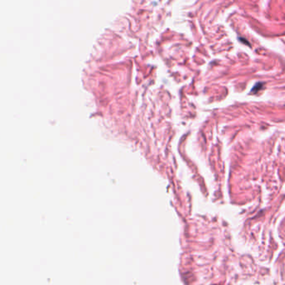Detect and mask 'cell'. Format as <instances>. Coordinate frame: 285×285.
<instances>
[{"label":"cell","instance_id":"cell-1","mask_svg":"<svg viewBox=\"0 0 285 285\" xmlns=\"http://www.w3.org/2000/svg\"><path fill=\"white\" fill-rule=\"evenodd\" d=\"M263 85H264V84H263V83H256V84H255V86H254V87L253 88V89H252V93H254V94H255V93L259 92V90L263 89Z\"/></svg>","mask_w":285,"mask_h":285}]
</instances>
